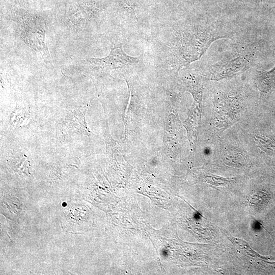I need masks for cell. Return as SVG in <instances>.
Wrapping results in <instances>:
<instances>
[{
	"label": "cell",
	"instance_id": "obj_1",
	"mask_svg": "<svg viewBox=\"0 0 275 275\" xmlns=\"http://www.w3.org/2000/svg\"><path fill=\"white\" fill-rule=\"evenodd\" d=\"M21 38L31 48L50 60V54L45 41L46 22L39 17H24L17 22Z\"/></svg>",
	"mask_w": 275,
	"mask_h": 275
},
{
	"label": "cell",
	"instance_id": "obj_2",
	"mask_svg": "<svg viewBox=\"0 0 275 275\" xmlns=\"http://www.w3.org/2000/svg\"><path fill=\"white\" fill-rule=\"evenodd\" d=\"M139 57L127 55L122 46H115L111 49L109 54L102 58H90L88 62L94 67L105 70H113L138 63Z\"/></svg>",
	"mask_w": 275,
	"mask_h": 275
},
{
	"label": "cell",
	"instance_id": "obj_3",
	"mask_svg": "<svg viewBox=\"0 0 275 275\" xmlns=\"http://www.w3.org/2000/svg\"><path fill=\"white\" fill-rule=\"evenodd\" d=\"M248 60L243 56L237 55L229 59H224L215 66V71L213 72L212 79L219 80L233 75L236 73L244 69Z\"/></svg>",
	"mask_w": 275,
	"mask_h": 275
},
{
	"label": "cell",
	"instance_id": "obj_4",
	"mask_svg": "<svg viewBox=\"0 0 275 275\" xmlns=\"http://www.w3.org/2000/svg\"><path fill=\"white\" fill-rule=\"evenodd\" d=\"M256 87L262 93H267L275 89V66L269 70L260 69L256 72Z\"/></svg>",
	"mask_w": 275,
	"mask_h": 275
},
{
	"label": "cell",
	"instance_id": "obj_5",
	"mask_svg": "<svg viewBox=\"0 0 275 275\" xmlns=\"http://www.w3.org/2000/svg\"><path fill=\"white\" fill-rule=\"evenodd\" d=\"M254 139L262 150L270 153H275L274 141L262 135H255Z\"/></svg>",
	"mask_w": 275,
	"mask_h": 275
},
{
	"label": "cell",
	"instance_id": "obj_6",
	"mask_svg": "<svg viewBox=\"0 0 275 275\" xmlns=\"http://www.w3.org/2000/svg\"><path fill=\"white\" fill-rule=\"evenodd\" d=\"M162 255L163 256V257H167V251L166 250H163L162 251Z\"/></svg>",
	"mask_w": 275,
	"mask_h": 275
}]
</instances>
